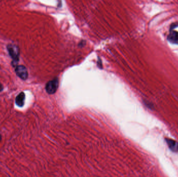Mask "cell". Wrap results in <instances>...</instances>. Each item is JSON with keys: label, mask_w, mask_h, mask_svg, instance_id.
Segmentation results:
<instances>
[{"label": "cell", "mask_w": 178, "mask_h": 177, "mask_svg": "<svg viewBox=\"0 0 178 177\" xmlns=\"http://www.w3.org/2000/svg\"><path fill=\"white\" fill-rule=\"evenodd\" d=\"M7 51L13 61L12 64L13 66H16L17 63L19 60L20 51L18 47L12 44H9L7 46Z\"/></svg>", "instance_id": "cell-1"}, {"label": "cell", "mask_w": 178, "mask_h": 177, "mask_svg": "<svg viewBox=\"0 0 178 177\" xmlns=\"http://www.w3.org/2000/svg\"><path fill=\"white\" fill-rule=\"evenodd\" d=\"M86 41H85V40H82L79 44V47H83L85 46V45H86Z\"/></svg>", "instance_id": "cell-8"}, {"label": "cell", "mask_w": 178, "mask_h": 177, "mask_svg": "<svg viewBox=\"0 0 178 177\" xmlns=\"http://www.w3.org/2000/svg\"><path fill=\"white\" fill-rule=\"evenodd\" d=\"M58 87V80L57 78L49 81L45 86V90L49 94L55 93Z\"/></svg>", "instance_id": "cell-2"}, {"label": "cell", "mask_w": 178, "mask_h": 177, "mask_svg": "<svg viewBox=\"0 0 178 177\" xmlns=\"http://www.w3.org/2000/svg\"><path fill=\"white\" fill-rule=\"evenodd\" d=\"M1 135L0 134V141H1Z\"/></svg>", "instance_id": "cell-9"}, {"label": "cell", "mask_w": 178, "mask_h": 177, "mask_svg": "<svg viewBox=\"0 0 178 177\" xmlns=\"http://www.w3.org/2000/svg\"><path fill=\"white\" fill-rule=\"evenodd\" d=\"M178 22H176V23H173L170 26V30H173L175 28L178 27Z\"/></svg>", "instance_id": "cell-7"}, {"label": "cell", "mask_w": 178, "mask_h": 177, "mask_svg": "<svg viewBox=\"0 0 178 177\" xmlns=\"http://www.w3.org/2000/svg\"><path fill=\"white\" fill-rule=\"evenodd\" d=\"M167 40L170 43L178 45V32L173 30H170L167 36Z\"/></svg>", "instance_id": "cell-4"}, {"label": "cell", "mask_w": 178, "mask_h": 177, "mask_svg": "<svg viewBox=\"0 0 178 177\" xmlns=\"http://www.w3.org/2000/svg\"><path fill=\"white\" fill-rule=\"evenodd\" d=\"M25 94L21 92L17 96L15 99V104L19 107H23L25 104Z\"/></svg>", "instance_id": "cell-6"}, {"label": "cell", "mask_w": 178, "mask_h": 177, "mask_svg": "<svg viewBox=\"0 0 178 177\" xmlns=\"http://www.w3.org/2000/svg\"><path fill=\"white\" fill-rule=\"evenodd\" d=\"M165 141L169 148L173 152H178V142L175 140L170 139V138H166Z\"/></svg>", "instance_id": "cell-5"}, {"label": "cell", "mask_w": 178, "mask_h": 177, "mask_svg": "<svg viewBox=\"0 0 178 177\" xmlns=\"http://www.w3.org/2000/svg\"><path fill=\"white\" fill-rule=\"evenodd\" d=\"M15 73L22 80H26L28 77V70L26 67L23 65L17 66L15 68Z\"/></svg>", "instance_id": "cell-3"}]
</instances>
